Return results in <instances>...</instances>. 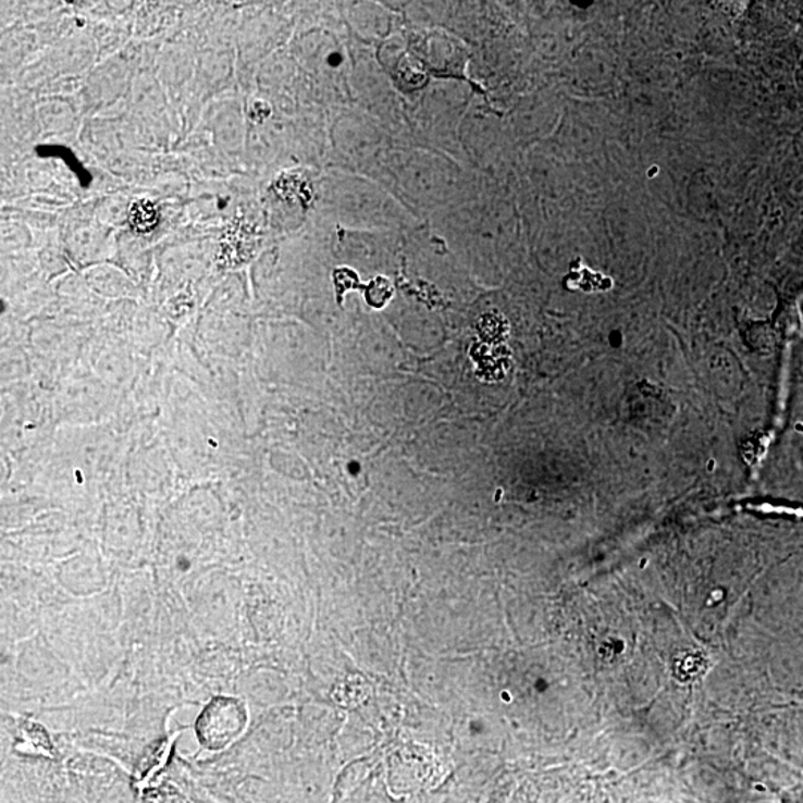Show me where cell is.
<instances>
[{"mask_svg":"<svg viewBox=\"0 0 803 803\" xmlns=\"http://www.w3.org/2000/svg\"><path fill=\"white\" fill-rule=\"evenodd\" d=\"M129 222L133 228L140 233L151 231L158 222L157 207L148 200L133 202L132 210H129Z\"/></svg>","mask_w":803,"mask_h":803,"instance_id":"7a4b0ae2","label":"cell"},{"mask_svg":"<svg viewBox=\"0 0 803 803\" xmlns=\"http://www.w3.org/2000/svg\"><path fill=\"white\" fill-rule=\"evenodd\" d=\"M242 724L243 713L235 700L218 697L202 712L197 731L207 748L219 749L234 740L242 731Z\"/></svg>","mask_w":803,"mask_h":803,"instance_id":"6da1fadb","label":"cell"}]
</instances>
